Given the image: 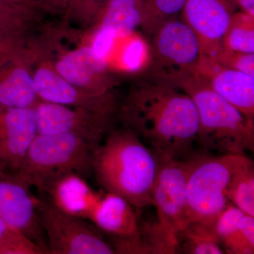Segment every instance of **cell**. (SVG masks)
Segmentation results:
<instances>
[{"mask_svg":"<svg viewBox=\"0 0 254 254\" xmlns=\"http://www.w3.org/2000/svg\"><path fill=\"white\" fill-rule=\"evenodd\" d=\"M118 118L159 158H188L197 142L199 118L194 103L164 83L138 82L119 105Z\"/></svg>","mask_w":254,"mask_h":254,"instance_id":"6da1fadb","label":"cell"},{"mask_svg":"<svg viewBox=\"0 0 254 254\" xmlns=\"http://www.w3.org/2000/svg\"><path fill=\"white\" fill-rule=\"evenodd\" d=\"M160 160L134 131H110L95 152L93 173L105 191L123 197L135 208L152 205Z\"/></svg>","mask_w":254,"mask_h":254,"instance_id":"7a4b0ae2","label":"cell"},{"mask_svg":"<svg viewBox=\"0 0 254 254\" xmlns=\"http://www.w3.org/2000/svg\"><path fill=\"white\" fill-rule=\"evenodd\" d=\"M178 89L190 95L199 118L197 142L205 151L245 154L254 151V123L222 98L198 75L180 83Z\"/></svg>","mask_w":254,"mask_h":254,"instance_id":"3957f363","label":"cell"},{"mask_svg":"<svg viewBox=\"0 0 254 254\" xmlns=\"http://www.w3.org/2000/svg\"><path fill=\"white\" fill-rule=\"evenodd\" d=\"M100 141L75 132L38 134L21 168L14 173L38 190L61 174L74 172L88 176L93 173L95 152Z\"/></svg>","mask_w":254,"mask_h":254,"instance_id":"277c9868","label":"cell"},{"mask_svg":"<svg viewBox=\"0 0 254 254\" xmlns=\"http://www.w3.org/2000/svg\"><path fill=\"white\" fill-rule=\"evenodd\" d=\"M160 166L153 187L152 205L157 220L146 229L143 242L150 254L178 253L179 236L188 224L186 181L188 161L159 158Z\"/></svg>","mask_w":254,"mask_h":254,"instance_id":"5b68a950","label":"cell"},{"mask_svg":"<svg viewBox=\"0 0 254 254\" xmlns=\"http://www.w3.org/2000/svg\"><path fill=\"white\" fill-rule=\"evenodd\" d=\"M246 154H199L187 158L186 181L188 224L212 225L230 202L227 187ZM187 224V225H188Z\"/></svg>","mask_w":254,"mask_h":254,"instance_id":"8992f818","label":"cell"},{"mask_svg":"<svg viewBox=\"0 0 254 254\" xmlns=\"http://www.w3.org/2000/svg\"><path fill=\"white\" fill-rule=\"evenodd\" d=\"M152 38L144 68L147 79L177 88L195 74L203 53L194 32L184 20L172 18Z\"/></svg>","mask_w":254,"mask_h":254,"instance_id":"52a82bcc","label":"cell"},{"mask_svg":"<svg viewBox=\"0 0 254 254\" xmlns=\"http://www.w3.org/2000/svg\"><path fill=\"white\" fill-rule=\"evenodd\" d=\"M39 214L49 254H115L112 245L87 223L85 219L64 213L48 200L43 199Z\"/></svg>","mask_w":254,"mask_h":254,"instance_id":"ba28073f","label":"cell"},{"mask_svg":"<svg viewBox=\"0 0 254 254\" xmlns=\"http://www.w3.org/2000/svg\"><path fill=\"white\" fill-rule=\"evenodd\" d=\"M16 173L6 172L0 165V217L43 254H49L39 214L42 199Z\"/></svg>","mask_w":254,"mask_h":254,"instance_id":"9c48e42d","label":"cell"},{"mask_svg":"<svg viewBox=\"0 0 254 254\" xmlns=\"http://www.w3.org/2000/svg\"><path fill=\"white\" fill-rule=\"evenodd\" d=\"M33 79L40 100L118 116L120 104L114 91L96 94L73 86L60 76L48 56L35 63Z\"/></svg>","mask_w":254,"mask_h":254,"instance_id":"30bf717a","label":"cell"},{"mask_svg":"<svg viewBox=\"0 0 254 254\" xmlns=\"http://www.w3.org/2000/svg\"><path fill=\"white\" fill-rule=\"evenodd\" d=\"M38 134L75 132L101 140L113 130L117 115L39 100L34 106Z\"/></svg>","mask_w":254,"mask_h":254,"instance_id":"8fae6325","label":"cell"},{"mask_svg":"<svg viewBox=\"0 0 254 254\" xmlns=\"http://www.w3.org/2000/svg\"><path fill=\"white\" fill-rule=\"evenodd\" d=\"M53 64L62 77L85 91L104 94L113 92L116 86L108 60L98 58L88 43L64 52Z\"/></svg>","mask_w":254,"mask_h":254,"instance_id":"7c38bea8","label":"cell"},{"mask_svg":"<svg viewBox=\"0 0 254 254\" xmlns=\"http://www.w3.org/2000/svg\"><path fill=\"white\" fill-rule=\"evenodd\" d=\"M184 21L198 38L202 53L215 59L234 13L230 0H187Z\"/></svg>","mask_w":254,"mask_h":254,"instance_id":"4fadbf2b","label":"cell"},{"mask_svg":"<svg viewBox=\"0 0 254 254\" xmlns=\"http://www.w3.org/2000/svg\"><path fill=\"white\" fill-rule=\"evenodd\" d=\"M9 53L7 64L0 71V113L33 108L40 100L33 79L36 55L22 46L10 47Z\"/></svg>","mask_w":254,"mask_h":254,"instance_id":"5bb4252c","label":"cell"},{"mask_svg":"<svg viewBox=\"0 0 254 254\" xmlns=\"http://www.w3.org/2000/svg\"><path fill=\"white\" fill-rule=\"evenodd\" d=\"M37 135L34 107L0 113V165L17 171Z\"/></svg>","mask_w":254,"mask_h":254,"instance_id":"9a60e30c","label":"cell"},{"mask_svg":"<svg viewBox=\"0 0 254 254\" xmlns=\"http://www.w3.org/2000/svg\"><path fill=\"white\" fill-rule=\"evenodd\" d=\"M195 74L246 116L254 118V77L203 55Z\"/></svg>","mask_w":254,"mask_h":254,"instance_id":"2e32d148","label":"cell"},{"mask_svg":"<svg viewBox=\"0 0 254 254\" xmlns=\"http://www.w3.org/2000/svg\"><path fill=\"white\" fill-rule=\"evenodd\" d=\"M48 201L64 213L88 219L103 192L93 190L84 177L74 172L57 175L40 190Z\"/></svg>","mask_w":254,"mask_h":254,"instance_id":"e0dca14e","label":"cell"},{"mask_svg":"<svg viewBox=\"0 0 254 254\" xmlns=\"http://www.w3.org/2000/svg\"><path fill=\"white\" fill-rule=\"evenodd\" d=\"M134 208L123 197L105 191L88 220L114 237L138 236L141 232Z\"/></svg>","mask_w":254,"mask_h":254,"instance_id":"ac0fdd59","label":"cell"},{"mask_svg":"<svg viewBox=\"0 0 254 254\" xmlns=\"http://www.w3.org/2000/svg\"><path fill=\"white\" fill-rule=\"evenodd\" d=\"M142 9V0L111 1L105 6L93 28H104L113 32L118 38H125L141 26Z\"/></svg>","mask_w":254,"mask_h":254,"instance_id":"d6986e66","label":"cell"},{"mask_svg":"<svg viewBox=\"0 0 254 254\" xmlns=\"http://www.w3.org/2000/svg\"><path fill=\"white\" fill-rule=\"evenodd\" d=\"M230 203L254 217V165L247 157L232 175L227 190Z\"/></svg>","mask_w":254,"mask_h":254,"instance_id":"ffe728a7","label":"cell"},{"mask_svg":"<svg viewBox=\"0 0 254 254\" xmlns=\"http://www.w3.org/2000/svg\"><path fill=\"white\" fill-rule=\"evenodd\" d=\"M179 251L190 254H222L225 250L213 231V225L190 223L179 236Z\"/></svg>","mask_w":254,"mask_h":254,"instance_id":"44dd1931","label":"cell"},{"mask_svg":"<svg viewBox=\"0 0 254 254\" xmlns=\"http://www.w3.org/2000/svg\"><path fill=\"white\" fill-rule=\"evenodd\" d=\"M222 48L236 53L254 54V17L245 12L232 16L222 40Z\"/></svg>","mask_w":254,"mask_h":254,"instance_id":"7402d4cb","label":"cell"},{"mask_svg":"<svg viewBox=\"0 0 254 254\" xmlns=\"http://www.w3.org/2000/svg\"><path fill=\"white\" fill-rule=\"evenodd\" d=\"M246 213L229 203L213 223V231L225 253L237 254L242 221Z\"/></svg>","mask_w":254,"mask_h":254,"instance_id":"603a6c76","label":"cell"},{"mask_svg":"<svg viewBox=\"0 0 254 254\" xmlns=\"http://www.w3.org/2000/svg\"><path fill=\"white\" fill-rule=\"evenodd\" d=\"M187 0H145L143 1L141 27L153 37L159 28L182 11Z\"/></svg>","mask_w":254,"mask_h":254,"instance_id":"cb8c5ba5","label":"cell"},{"mask_svg":"<svg viewBox=\"0 0 254 254\" xmlns=\"http://www.w3.org/2000/svg\"><path fill=\"white\" fill-rule=\"evenodd\" d=\"M128 37L120 55V64L127 71L143 70L149 60V47L143 38L134 33Z\"/></svg>","mask_w":254,"mask_h":254,"instance_id":"d4e9b609","label":"cell"},{"mask_svg":"<svg viewBox=\"0 0 254 254\" xmlns=\"http://www.w3.org/2000/svg\"><path fill=\"white\" fill-rule=\"evenodd\" d=\"M34 244L6 223L0 217V254H41Z\"/></svg>","mask_w":254,"mask_h":254,"instance_id":"484cf974","label":"cell"},{"mask_svg":"<svg viewBox=\"0 0 254 254\" xmlns=\"http://www.w3.org/2000/svg\"><path fill=\"white\" fill-rule=\"evenodd\" d=\"M213 60L227 68L254 77V54L236 53L222 48Z\"/></svg>","mask_w":254,"mask_h":254,"instance_id":"4316f807","label":"cell"},{"mask_svg":"<svg viewBox=\"0 0 254 254\" xmlns=\"http://www.w3.org/2000/svg\"><path fill=\"white\" fill-rule=\"evenodd\" d=\"M118 0H72L67 12L82 15V20L91 26H95L102 11L108 3Z\"/></svg>","mask_w":254,"mask_h":254,"instance_id":"83f0119b","label":"cell"},{"mask_svg":"<svg viewBox=\"0 0 254 254\" xmlns=\"http://www.w3.org/2000/svg\"><path fill=\"white\" fill-rule=\"evenodd\" d=\"M91 42L88 43L92 50L100 59L108 60L118 39L115 33L101 28H93Z\"/></svg>","mask_w":254,"mask_h":254,"instance_id":"f1b7e54d","label":"cell"},{"mask_svg":"<svg viewBox=\"0 0 254 254\" xmlns=\"http://www.w3.org/2000/svg\"><path fill=\"white\" fill-rule=\"evenodd\" d=\"M254 253V217L246 214L242 221L237 254Z\"/></svg>","mask_w":254,"mask_h":254,"instance_id":"f546056e","label":"cell"},{"mask_svg":"<svg viewBox=\"0 0 254 254\" xmlns=\"http://www.w3.org/2000/svg\"><path fill=\"white\" fill-rule=\"evenodd\" d=\"M35 9H40L50 11L60 12L66 11L72 0H26Z\"/></svg>","mask_w":254,"mask_h":254,"instance_id":"4dcf8cb0","label":"cell"},{"mask_svg":"<svg viewBox=\"0 0 254 254\" xmlns=\"http://www.w3.org/2000/svg\"><path fill=\"white\" fill-rule=\"evenodd\" d=\"M244 12L254 17V0H237Z\"/></svg>","mask_w":254,"mask_h":254,"instance_id":"1f68e13d","label":"cell"},{"mask_svg":"<svg viewBox=\"0 0 254 254\" xmlns=\"http://www.w3.org/2000/svg\"><path fill=\"white\" fill-rule=\"evenodd\" d=\"M9 2L15 5H21V6H31L26 0H9Z\"/></svg>","mask_w":254,"mask_h":254,"instance_id":"d6a6232c","label":"cell"}]
</instances>
